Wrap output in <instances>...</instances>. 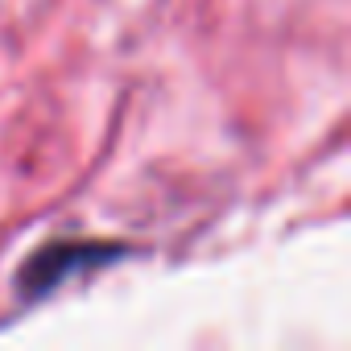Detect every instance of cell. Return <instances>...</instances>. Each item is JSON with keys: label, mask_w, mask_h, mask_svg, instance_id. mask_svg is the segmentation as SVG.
Segmentation results:
<instances>
[{"label": "cell", "mask_w": 351, "mask_h": 351, "mask_svg": "<svg viewBox=\"0 0 351 351\" xmlns=\"http://www.w3.org/2000/svg\"><path fill=\"white\" fill-rule=\"evenodd\" d=\"M128 252L132 248L112 244V240H54V244H42L17 269V298L21 302H42L58 285H66V277L104 269V265H112V261H120Z\"/></svg>", "instance_id": "obj_1"}]
</instances>
